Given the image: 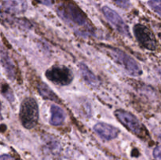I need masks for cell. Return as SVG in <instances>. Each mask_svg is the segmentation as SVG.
<instances>
[{
	"label": "cell",
	"instance_id": "8",
	"mask_svg": "<svg viewBox=\"0 0 161 160\" xmlns=\"http://www.w3.org/2000/svg\"><path fill=\"white\" fill-rule=\"evenodd\" d=\"M94 130L96 133L105 141H111L117 137L119 130L113 125L105 122H98L94 126Z\"/></svg>",
	"mask_w": 161,
	"mask_h": 160
},
{
	"label": "cell",
	"instance_id": "14",
	"mask_svg": "<svg viewBox=\"0 0 161 160\" xmlns=\"http://www.w3.org/2000/svg\"><path fill=\"white\" fill-rule=\"evenodd\" d=\"M2 93L3 95L9 100V102H13L14 100V93H13L12 89L9 88V86L7 84H3L2 86Z\"/></svg>",
	"mask_w": 161,
	"mask_h": 160
},
{
	"label": "cell",
	"instance_id": "19",
	"mask_svg": "<svg viewBox=\"0 0 161 160\" xmlns=\"http://www.w3.org/2000/svg\"><path fill=\"white\" fill-rule=\"evenodd\" d=\"M36 1L43 5H47V6H50L52 4V0H36Z\"/></svg>",
	"mask_w": 161,
	"mask_h": 160
},
{
	"label": "cell",
	"instance_id": "1",
	"mask_svg": "<svg viewBox=\"0 0 161 160\" xmlns=\"http://www.w3.org/2000/svg\"><path fill=\"white\" fill-rule=\"evenodd\" d=\"M59 17L72 28L82 31L90 32L91 27L84 13L72 3H63L57 9Z\"/></svg>",
	"mask_w": 161,
	"mask_h": 160
},
{
	"label": "cell",
	"instance_id": "12",
	"mask_svg": "<svg viewBox=\"0 0 161 160\" xmlns=\"http://www.w3.org/2000/svg\"><path fill=\"white\" fill-rule=\"evenodd\" d=\"M51 117L50 119V124L53 126H59L64 122L65 113L61 108L56 104H53L50 107Z\"/></svg>",
	"mask_w": 161,
	"mask_h": 160
},
{
	"label": "cell",
	"instance_id": "11",
	"mask_svg": "<svg viewBox=\"0 0 161 160\" xmlns=\"http://www.w3.org/2000/svg\"><path fill=\"white\" fill-rule=\"evenodd\" d=\"M3 6L6 12L20 13L26 10L27 3L25 0H6Z\"/></svg>",
	"mask_w": 161,
	"mask_h": 160
},
{
	"label": "cell",
	"instance_id": "6",
	"mask_svg": "<svg viewBox=\"0 0 161 160\" xmlns=\"http://www.w3.org/2000/svg\"><path fill=\"white\" fill-rule=\"evenodd\" d=\"M115 115L118 120L127 130L135 135H140L142 132V126L136 116L129 111L123 109H117L115 111Z\"/></svg>",
	"mask_w": 161,
	"mask_h": 160
},
{
	"label": "cell",
	"instance_id": "15",
	"mask_svg": "<svg viewBox=\"0 0 161 160\" xmlns=\"http://www.w3.org/2000/svg\"><path fill=\"white\" fill-rule=\"evenodd\" d=\"M148 4L154 12L161 17V0H149Z\"/></svg>",
	"mask_w": 161,
	"mask_h": 160
},
{
	"label": "cell",
	"instance_id": "10",
	"mask_svg": "<svg viewBox=\"0 0 161 160\" xmlns=\"http://www.w3.org/2000/svg\"><path fill=\"white\" fill-rule=\"evenodd\" d=\"M1 64L2 67L5 70L8 78L10 80H14L16 78V70L14 62L9 57L6 51H5L4 48L1 49Z\"/></svg>",
	"mask_w": 161,
	"mask_h": 160
},
{
	"label": "cell",
	"instance_id": "9",
	"mask_svg": "<svg viewBox=\"0 0 161 160\" xmlns=\"http://www.w3.org/2000/svg\"><path fill=\"white\" fill-rule=\"evenodd\" d=\"M79 70L81 74L82 78H83L86 84L94 88H97L100 86V79L97 78V76L94 75V72H91V70L87 67V65H86L83 63H80L79 64Z\"/></svg>",
	"mask_w": 161,
	"mask_h": 160
},
{
	"label": "cell",
	"instance_id": "5",
	"mask_svg": "<svg viewBox=\"0 0 161 160\" xmlns=\"http://www.w3.org/2000/svg\"><path fill=\"white\" fill-rule=\"evenodd\" d=\"M134 35L138 43L148 50H155L157 47V39L153 32L147 26L137 24L133 28Z\"/></svg>",
	"mask_w": 161,
	"mask_h": 160
},
{
	"label": "cell",
	"instance_id": "7",
	"mask_svg": "<svg viewBox=\"0 0 161 160\" xmlns=\"http://www.w3.org/2000/svg\"><path fill=\"white\" fill-rule=\"evenodd\" d=\"M102 13L105 18L108 20V21L114 27L115 29L118 31L120 35L125 36V37H130V33L129 31L128 27L124 21L122 17L113 9L108 6H103L102 7Z\"/></svg>",
	"mask_w": 161,
	"mask_h": 160
},
{
	"label": "cell",
	"instance_id": "3",
	"mask_svg": "<svg viewBox=\"0 0 161 160\" xmlns=\"http://www.w3.org/2000/svg\"><path fill=\"white\" fill-rule=\"evenodd\" d=\"M106 50L108 56L114 62L124 69L129 75L132 76H139L142 74V70L139 64L125 52L112 46H106Z\"/></svg>",
	"mask_w": 161,
	"mask_h": 160
},
{
	"label": "cell",
	"instance_id": "17",
	"mask_svg": "<svg viewBox=\"0 0 161 160\" xmlns=\"http://www.w3.org/2000/svg\"><path fill=\"white\" fill-rule=\"evenodd\" d=\"M153 156L156 160H161V145L155 147L153 150Z\"/></svg>",
	"mask_w": 161,
	"mask_h": 160
},
{
	"label": "cell",
	"instance_id": "18",
	"mask_svg": "<svg viewBox=\"0 0 161 160\" xmlns=\"http://www.w3.org/2000/svg\"><path fill=\"white\" fill-rule=\"evenodd\" d=\"M0 160H17L15 158H14L13 156L9 155H6V154H4L1 156L0 158Z\"/></svg>",
	"mask_w": 161,
	"mask_h": 160
},
{
	"label": "cell",
	"instance_id": "16",
	"mask_svg": "<svg viewBox=\"0 0 161 160\" xmlns=\"http://www.w3.org/2000/svg\"><path fill=\"white\" fill-rule=\"evenodd\" d=\"M115 4L122 9H128L130 6V0H112Z\"/></svg>",
	"mask_w": 161,
	"mask_h": 160
},
{
	"label": "cell",
	"instance_id": "13",
	"mask_svg": "<svg viewBox=\"0 0 161 160\" xmlns=\"http://www.w3.org/2000/svg\"><path fill=\"white\" fill-rule=\"evenodd\" d=\"M37 89L39 91V95L45 100H51V101L57 102V103L61 102L58 95H56L55 93L45 83H39L37 86Z\"/></svg>",
	"mask_w": 161,
	"mask_h": 160
},
{
	"label": "cell",
	"instance_id": "4",
	"mask_svg": "<svg viewBox=\"0 0 161 160\" xmlns=\"http://www.w3.org/2000/svg\"><path fill=\"white\" fill-rule=\"evenodd\" d=\"M46 77L54 84L61 86H68L74 78L72 70L64 65H54L47 69Z\"/></svg>",
	"mask_w": 161,
	"mask_h": 160
},
{
	"label": "cell",
	"instance_id": "2",
	"mask_svg": "<svg viewBox=\"0 0 161 160\" xmlns=\"http://www.w3.org/2000/svg\"><path fill=\"white\" fill-rule=\"evenodd\" d=\"M19 118L25 128L30 130L36 126L39 119V105L34 98L28 97L22 100Z\"/></svg>",
	"mask_w": 161,
	"mask_h": 160
}]
</instances>
